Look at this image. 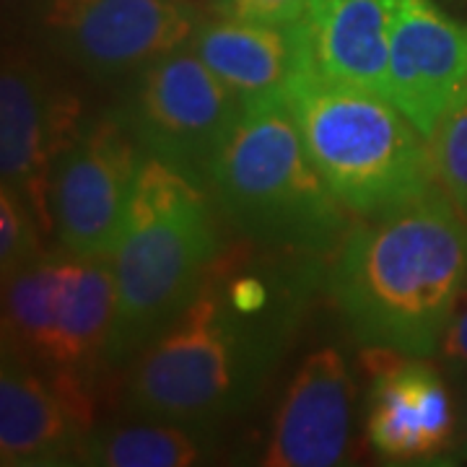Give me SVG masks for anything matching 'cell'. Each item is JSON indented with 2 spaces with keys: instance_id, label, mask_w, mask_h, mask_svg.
Here are the masks:
<instances>
[{
  "instance_id": "277c9868",
  "label": "cell",
  "mask_w": 467,
  "mask_h": 467,
  "mask_svg": "<svg viewBox=\"0 0 467 467\" xmlns=\"http://www.w3.org/2000/svg\"><path fill=\"white\" fill-rule=\"evenodd\" d=\"M205 187L221 218L263 250L319 257L337 250L353 226L312 164L285 99L242 109Z\"/></svg>"
},
{
  "instance_id": "5b68a950",
  "label": "cell",
  "mask_w": 467,
  "mask_h": 467,
  "mask_svg": "<svg viewBox=\"0 0 467 467\" xmlns=\"http://www.w3.org/2000/svg\"><path fill=\"white\" fill-rule=\"evenodd\" d=\"M284 99L312 164L353 216H382L439 184L429 138L382 94L304 67Z\"/></svg>"
},
{
  "instance_id": "e0dca14e",
  "label": "cell",
  "mask_w": 467,
  "mask_h": 467,
  "mask_svg": "<svg viewBox=\"0 0 467 467\" xmlns=\"http://www.w3.org/2000/svg\"><path fill=\"white\" fill-rule=\"evenodd\" d=\"M202 454L192 426L146 420L94 429L84 441L78 465L190 467L202 462Z\"/></svg>"
},
{
  "instance_id": "8992f818",
  "label": "cell",
  "mask_w": 467,
  "mask_h": 467,
  "mask_svg": "<svg viewBox=\"0 0 467 467\" xmlns=\"http://www.w3.org/2000/svg\"><path fill=\"white\" fill-rule=\"evenodd\" d=\"M150 153L125 112L86 122L52 169V218L63 250L112 257Z\"/></svg>"
},
{
  "instance_id": "3957f363",
  "label": "cell",
  "mask_w": 467,
  "mask_h": 467,
  "mask_svg": "<svg viewBox=\"0 0 467 467\" xmlns=\"http://www.w3.org/2000/svg\"><path fill=\"white\" fill-rule=\"evenodd\" d=\"M223 252L205 187L149 156L112 254L115 322L107 367H128L177 319Z\"/></svg>"
},
{
  "instance_id": "ba28073f",
  "label": "cell",
  "mask_w": 467,
  "mask_h": 467,
  "mask_svg": "<svg viewBox=\"0 0 467 467\" xmlns=\"http://www.w3.org/2000/svg\"><path fill=\"white\" fill-rule=\"evenodd\" d=\"M202 26L190 0H47L39 29L88 76L112 78L182 50Z\"/></svg>"
},
{
  "instance_id": "d6986e66",
  "label": "cell",
  "mask_w": 467,
  "mask_h": 467,
  "mask_svg": "<svg viewBox=\"0 0 467 467\" xmlns=\"http://www.w3.org/2000/svg\"><path fill=\"white\" fill-rule=\"evenodd\" d=\"M45 234L29 205L11 187H0V270L3 281L42 254Z\"/></svg>"
},
{
  "instance_id": "8fae6325",
  "label": "cell",
  "mask_w": 467,
  "mask_h": 467,
  "mask_svg": "<svg viewBox=\"0 0 467 467\" xmlns=\"http://www.w3.org/2000/svg\"><path fill=\"white\" fill-rule=\"evenodd\" d=\"M371 374L367 436L387 462H431L454 439V410L447 382L426 356L367 346Z\"/></svg>"
},
{
  "instance_id": "7a4b0ae2",
  "label": "cell",
  "mask_w": 467,
  "mask_h": 467,
  "mask_svg": "<svg viewBox=\"0 0 467 467\" xmlns=\"http://www.w3.org/2000/svg\"><path fill=\"white\" fill-rule=\"evenodd\" d=\"M304 301L236 306L211 265L201 291L130 364L125 405L143 420L208 426L260 398L299 325Z\"/></svg>"
},
{
  "instance_id": "5bb4252c",
  "label": "cell",
  "mask_w": 467,
  "mask_h": 467,
  "mask_svg": "<svg viewBox=\"0 0 467 467\" xmlns=\"http://www.w3.org/2000/svg\"><path fill=\"white\" fill-rule=\"evenodd\" d=\"M395 0H309L296 21L304 67L387 97Z\"/></svg>"
},
{
  "instance_id": "7c38bea8",
  "label": "cell",
  "mask_w": 467,
  "mask_h": 467,
  "mask_svg": "<svg viewBox=\"0 0 467 467\" xmlns=\"http://www.w3.org/2000/svg\"><path fill=\"white\" fill-rule=\"evenodd\" d=\"M465 88V26L431 0H395L387 99L431 140L439 119Z\"/></svg>"
},
{
  "instance_id": "ffe728a7",
  "label": "cell",
  "mask_w": 467,
  "mask_h": 467,
  "mask_svg": "<svg viewBox=\"0 0 467 467\" xmlns=\"http://www.w3.org/2000/svg\"><path fill=\"white\" fill-rule=\"evenodd\" d=\"M309 0H213L218 18L267 24V26H291L304 18Z\"/></svg>"
},
{
  "instance_id": "4fadbf2b",
  "label": "cell",
  "mask_w": 467,
  "mask_h": 467,
  "mask_svg": "<svg viewBox=\"0 0 467 467\" xmlns=\"http://www.w3.org/2000/svg\"><path fill=\"white\" fill-rule=\"evenodd\" d=\"M353 382L343 356L319 348L301 361L267 436L265 467H330L348 454Z\"/></svg>"
},
{
  "instance_id": "2e32d148",
  "label": "cell",
  "mask_w": 467,
  "mask_h": 467,
  "mask_svg": "<svg viewBox=\"0 0 467 467\" xmlns=\"http://www.w3.org/2000/svg\"><path fill=\"white\" fill-rule=\"evenodd\" d=\"M190 47L242 101V107L284 99L291 81L304 70L296 24L267 26L229 18L202 21Z\"/></svg>"
},
{
  "instance_id": "9c48e42d",
  "label": "cell",
  "mask_w": 467,
  "mask_h": 467,
  "mask_svg": "<svg viewBox=\"0 0 467 467\" xmlns=\"http://www.w3.org/2000/svg\"><path fill=\"white\" fill-rule=\"evenodd\" d=\"M81 101L26 52L5 50L0 70V174L29 205L45 239L55 234L50 187L60 153L84 130Z\"/></svg>"
},
{
  "instance_id": "ac0fdd59",
  "label": "cell",
  "mask_w": 467,
  "mask_h": 467,
  "mask_svg": "<svg viewBox=\"0 0 467 467\" xmlns=\"http://www.w3.org/2000/svg\"><path fill=\"white\" fill-rule=\"evenodd\" d=\"M431 159L439 187L467 218V88L451 101L431 135Z\"/></svg>"
},
{
  "instance_id": "52a82bcc",
  "label": "cell",
  "mask_w": 467,
  "mask_h": 467,
  "mask_svg": "<svg viewBox=\"0 0 467 467\" xmlns=\"http://www.w3.org/2000/svg\"><path fill=\"white\" fill-rule=\"evenodd\" d=\"M242 109V101L187 45L140 70L125 117L150 156L205 187Z\"/></svg>"
},
{
  "instance_id": "6da1fadb",
  "label": "cell",
  "mask_w": 467,
  "mask_h": 467,
  "mask_svg": "<svg viewBox=\"0 0 467 467\" xmlns=\"http://www.w3.org/2000/svg\"><path fill=\"white\" fill-rule=\"evenodd\" d=\"M467 285V218L436 184L420 198L350 226L327 288L364 346L434 356Z\"/></svg>"
},
{
  "instance_id": "7402d4cb",
  "label": "cell",
  "mask_w": 467,
  "mask_h": 467,
  "mask_svg": "<svg viewBox=\"0 0 467 467\" xmlns=\"http://www.w3.org/2000/svg\"><path fill=\"white\" fill-rule=\"evenodd\" d=\"M454 457H460V460H467V402H465V434H462V441H460V447L454 450Z\"/></svg>"
},
{
  "instance_id": "9a60e30c",
  "label": "cell",
  "mask_w": 467,
  "mask_h": 467,
  "mask_svg": "<svg viewBox=\"0 0 467 467\" xmlns=\"http://www.w3.org/2000/svg\"><path fill=\"white\" fill-rule=\"evenodd\" d=\"M115 322L112 257H81L66 250L63 288L55 306L50 343L39 368L94 392Z\"/></svg>"
},
{
  "instance_id": "30bf717a",
  "label": "cell",
  "mask_w": 467,
  "mask_h": 467,
  "mask_svg": "<svg viewBox=\"0 0 467 467\" xmlns=\"http://www.w3.org/2000/svg\"><path fill=\"white\" fill-rule=\"evenodd\" d=\"M94 431V392L52 377L3 346L0 465L50 467L81 460Z\"/></svg>"
},
{
  "instance_id": "44dd1931",
  "label": "cell",
  "mask_w": 467,
  "mask_h": 467,
  "mask_svg": "<svg viewBox=\"0 0 467 467\" xmlns=\"http://www.w3.org/2000/svg\"><path fill=\"white\" fill-rule=\"evenodd\" d=\"M434 356L451 377H465L467 374V285L457 299L450 325L444 327V335L439 340V348H436Z\"/></svg>"
}]
</instances>
